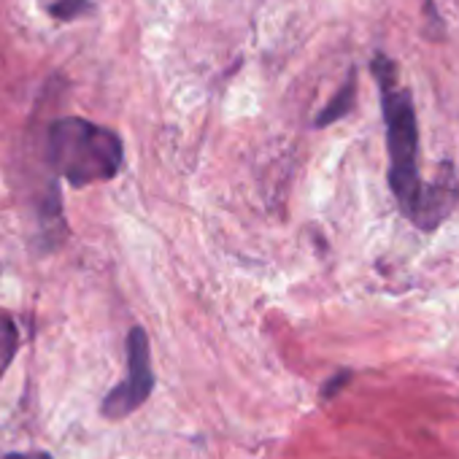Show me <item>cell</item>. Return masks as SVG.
Instances as JSON below:
<instances>
[{
  "label": "cell",
  "mask_w": 459,
  "mask_h": 459,
  "mask_svg": "<svg viewBox=\"0 0 459 459\" xmlns=\"http://www.w3.org/2000/svg\"><path fill=\"white\" fill-rule=\"evenodd\" d=\"M370 74L378 84L381 95V117L386 127V154H389V186L408 216L424 233H432L435 227L451 213L456 205V176L451 165H443V173L424 184L419 176V122L411 90L400 82L394 60L386 55H376L370 60Z\"/></svg>",
  "instance_id": "1"
},
{
  "label": "cell",
  "mask_w": 459,
  "mask_h": 459,
  "mask_svg": "<svg viewBox=\"0 0 459 459\" xmlns=\"http://www.w3.org/2000/svg\"><path fill=\"white\" fill-rule=\"evenodd\" d=\"M47 160L71 186L111 181L125 165L122 138L103 125L82 117H63L49 125Z\"/></svg>",
  "instance_id": "2"
},
{
  "label": "cell",
  "mask_w": 459,
  "mask_h": 459,
  "mask_svg": "<svg viewBox=\"0 0 459 459\" xmlns=\"http://www.w3.org/2000/svg\"><path fill=\"white\" fill-rule=\"evenodd\" d=\"M154 389V370H152V351L143 327H133L127 333V373L100 403V413L111 421L127 419L135 413Z\"/></svg>",
  "instance_id": "3"
},
{
  "label": "cell",
  "mask_w": 459,
  "mask_h": 459,
  "mask_svg": "<svg viewBox=\"0 0 459 459\" xmlns=\"http://www.w3.org/2000/svg\"><path fill=\"white\" fill-rule=\"evenodd\" d=\"M354 103H357V74L349 71L346 82L338 87V92L325 103V108L319 111V117L314 119V127H327V125H335L338 119L349 117L354 111Z\"/></svg>",
  "instance_id": "4"
},
{
  "label": "cell",
  "mask_w": 459,
  "mask_h": 459,
  "mask_svg": "<svg viewBox=\"0 0 459 459\" xmlns=\"http://www.w3.org/2000/svg\"><path fill=\"white\" fill-rule=\"evenodd\" d=\"M20 349V330L9 314H0V378L6 376L9 365L14 362Z\"/></svg>",
  "instance_id": "5"
},
{
  "label": "cell",
  "mask_w": 459,
  "mask_h": 459,
  "mask_svg": "<svg viewBox=\"0 0 459 459\" xmlns=\"http://www.w3.org/2000/svg\"><path fill=\"white\" fill-rule=\"evenodd\" d=\"M90 9H92L90 0H57V4L49 9V14L60 22H74L82 14H87Z\"/></svg>",
  "instance_id": "6"
},
{
  "label": "cell",
  "mask_w": 459,
  "mask_h": 459,
  "mask_svg": "<svg viewBox=\"0 0 459 459\" xmlns=\"http://www.w3.org/2000/svg\"><path fill=\"white\" fill-rule=\"evenodd\" d=\"M349 378H351V373H346V370H343V373H338V376H333V378L325 384L322 397H327V400H330V397H335V392H338L341 386H346V384H349Z\"/></svg>",
  "instance_id": "7"
},
{
  "label": "cell",
  "mask_w": 459,
  "mask_h": 459,
  "mask_svg": "<svg viewBox=\"0 0 459 459\" xmlns=\"http://www.w3.org/2000/svg\"><path fill=\"white\" fill-rule=\"evenodd\" d=\"M4 459H55L49 451H12Z\"/></svg>",
  "instance_id": "8"
}]
</instances>
